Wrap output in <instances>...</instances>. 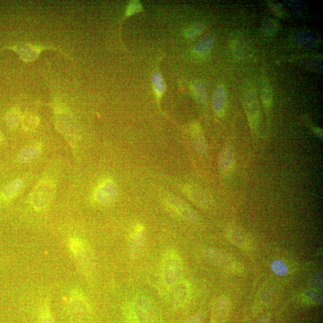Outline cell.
Wrapping results in <instances>:
<instances>
[{
	"instance_id": "obj_1",
	"label": "cell",
	"mask_w": 323,
	"mask_h": 323,
	"mask_svg": "<svg viewBox=\"0 0 323 323\" xmlns=\"http://www.w3.org/2000/svg\"><path fill=\"white\" fill-rule=\"evenodd\" d=\"M69 248L80 270L87 277H91L95 271V262L92 251L82 240L72 238L69 240Z\"/></svg>"
},
{
	"instance_id": "obj_2",
	"label": "cell",
	"mask_w": 323,
	"mask_h": 323,
	"mask_svg": "<svg viewBox=\"0 0 323 323\" xmlns=\"http://www.w3.org/2000/svg\"><path fill=\"white\" fill-rule=\"evenodd\" d=\"M55 194V186L50 180H42L35 186L31 195V204L37 211L47 208Z\"/></svg>"
},
{
	"instance_id": "obj_3",
	"label": "cell",
	"mask_w": 323,
	"mask_h": 323,
	"mask_svg": "<svg viewBox=\"0 0 323 323\" xmlns=\"http://www.w3.org/2000/svg\"><path fill=\"white\" fill-rule=\"evenodd\" d=\"M243 104L251 129L255 132L260 122L261 111L256 93L254 90H250L245 92Z\"/></svg>"
},
{
	"instance_id": "obj_4",
	"label": "cell",
	"mask_w": 323,
	"mask_h": 323,
	"mask_svg": "<svg viewBox=\"0 0 323 323\" xmlns=\"http://www.w3.org/2000/svg\"><path fill=\"white\" fill-rule=\"evenodd\" d=\"M182 275V265L177 254L170 255L166 258L163 269V278L166 285L175 286Z\"/></svg>"
},
{
	"instance_id": "obj_5",
	"label": "cell",
	"mask_w": 323,
	"mask_h": 323,
	"mask_svg": "<svg viewBox=\"0 0 323 323\" xmlns=\"http://www.w3.org/2000/svg\"><path fill=\"white\" fill-rule=\"evenodd\" d=\"M147 241V233L143 226L138 225L134 229L128 245V256L131 260H137L144 250Z\"/></svg>"
},
{
	"instance_id": "obj_6",
	"label": "cell",
	"mask_w": 323,
	"mask_h": 323,
	"mask_svg": "<svg viewBox=\"0 0 323 323\" xmlns=\"http://www.w3.org/2000/svg\"><path fill=\"white\" fill-rule=\"evenodd\" d=\"M202 255L206 260L213 265L220 267L228 268L235 270L238 268L237 264L232 259L221 250L216 248L208 247L202 251Z\"/></svg>"
},
{
	"instance_id": "obj_7",
	"label": "cell",
	"mask_w": 323,
	"mask_h": 323,
	"mask_svg": "<svg viewBox=\"0 0 323 323\" xmlns=\"http://www.w3.org/2000/svg\"><path fill=\"white\" fill-rule=\"evenodd\" d=\"M134 310L138 323H155L154 308L147 297L136 298L134 303Z\"/></svg>"
},
{
	"instance_id": "obj_8",
	"label": "cell",
	"mask_w": 323,
	"mask_h": 323,
	"mask_svg": "<svg viewBox=\"0 0 323 323\" xmlns=\"http://www.w3.org/2000/svg\"><path fill=\"white\" fill-rule=\"evenodd\" d=\"M68 303L70 310L77 317H86L90 314V305L86 296L80 290L74 289L71 292Z\"/></svg>"
},
{
	"instance_id": "obj_9",
	"label": "cell",
	"mask_w": 323,
	"mask_h": 323,
	"mask_svg": "<svg viewBox=\"0 0 323 323\" xmlns=\"http://www.w3.org/2000/svg\"><path fill=\"white\" fill-rule=\"evenodd\" d=\"M184 193L188 198L202 208H207L211 204L212 199L207 191L200 186L186 184L183 187Z\"/></svg>"
},
{
	"instance_id": "obj_10",
	"label": "cell",
	"mask_w": 323,
	"mask_h": 323,
	"mask_svg": "<svg viewBox=\"0 0 323 323\" xmlns=\"http://www.w3.org/2000/svg\"><path fill=\"white\" fill-rule=\"evenodd\" d=\"M118 189L116 184L112 180H105L97 188L95 192V199L99 204L108 205L115 200Z\"/></svg>"
},
{
	"instance_id": "obj_11",
	"label": "cell",
	"mask_w": 323,
	"mask_h": 323,
	"mask_svg": "<svg viewBox=\"0 0 323 323\" xmlns=\"http://www.w3.org/2000/svg\"><path fill=\"white\" fill-rule=\"evenodd\" d=\"M166 202L170 207L175 209L183 218L187 221L195 222L198 219V215L194 209L178 197L169 195L166 198Z\"/></svg>"
},
{
	"instance_id": "obj_12",
	"label": "cell",
	"mask_w": 323,
	"mask_h": 323,
	"mask_svg": "<svg viewBox=\"0 0 323 323\" xmlns=\"http://www.w3.org/2000/svg\"><path fill=\"white\" fill-rule=\"evenodd\" d=\"M230 301L226 297H219L213 305L211 314L212 323H224L228 317Z\"/></svg>"
},
{
	"instance_id": "obj_13",
	"label": "cell",
	"mask_w": 323,
	"mask_h": 323,
	"mask_svg": "<svg viewBox=\"0 0 323 323\" xmlns=\"http://www.w3.org/2000/svg\"><path fill=\"white\" fill-rule=\"evenodd\" d=\"M191 140L195 150L201 155H204L207 151V145L206 143L203 131L199 124L193 123L191 126Z\"/></svg>"
},
{
	"instance_id": "obj_14",
	"label": "cell",
	"mask_w": 323,
	"mask_h": 323,
	"mask_svg": "<svg viewBox=\"0 0 323 323\" xmlns=\"http://www.w3.org/2000/svg\"><path fill=\"white\" fill-rule=\"evenodd\" d=\"M226 235L228 240L238 247H247L248 241L246 234L239 227L230 225L227 228Z\"/></svg>"
},
{
	"instance_id": "obj_15",
	"label": "cell",
	"mask_w": 323,
	"mask_h": 323,
	"mask_svg": "<svg viewBox=\"0 0 323 323\" xmlns=\"http://www.w3.org/2000/svg\"><path fill=\"white\" fill-rule=\"evenodd\" d=\"M226 102V92L223 85H219L213 93L212 105L214 112L219 115L223 114Z\"/></svg>"
},
{
	"instance_id": "obj_16",
	"label": "cell",
	"mask_w": 323,
	"mask_h": 323,
	"mask_svg": "<svg viewBox=\"0 0 323 323\" xmlns=\"http://www.w3.org/2000/svg\"><path fill=\"white\" fill-rule=\"evenodd\" d=\"M235 161V154L231 147L223 149L219 157V166L223 172H229L232 169Z\"/></svg>"
},
{
	"instance_id": "obj_17",
	"label": "cell",
	"mask_w": 323,
	"mask_h": 323,
	"mask_svg": "<svg viewBox=\"0 0 323 323\" xmlns=\"http://www.w3.org/2000/svg\"><path fill=\"white\" fill-rule=\"evenodd\" d=\"M232 51L238 58L246 59L251 55V49L248 42L241 37L236 36L231 41Z\"/></svg>"
},
{
	"instance_id": "obj_18",
	"label": "cell",
	"mask_w": 323,
	"mask_h": 323,
	"mask_svg": "<svg viewBox=\"0 0 323 323\" xmlns=\"http://www.w3.org/2000/svg\"><path fill=\"white\" fill-rule=\"evenodd\" d=\"M172 294L171 301L176 307L181 306L187 299L189 294V287L185 282H180L175 285Z\"/></svg>"
},
{
	"instance_id": "obj_19",
	"label": "cell",
	"mask_w": 323,
	"mask_h": 323,
	"mask_svg": "<svg viewBox=\"0 0 323 323\" xmlns=\"http://www.w3.org/2000/svg\"><path fill=\"white\" fill-rule=\"evenodd\" d=\"M215 44L214 35H207L195 45L194 51L198 54L205 55L210 52Z\"/></svg>"
},
{
	"instance_id": "obj_20",
	"label": "cell",
	"mask_w": 323,
	"mask_h": 323,
	"mask_svg": "<svg viewBox=\"0 0 323 323\" xmlns=\"http://www.w3.org/2000/svg\"><path fill=\"white\" fill-rule=\"evenodd\" d=\"M23 186L22 180L17 179L13 181L7 185L2 191V197L3 200H9L15 197L19 193Z\"/></svg>"
},
{
	"instance_id": "obj_21",
	"label": "cell",
	"mask_w": 323,
	"mask_h": 323,
	"mask_svg": "<svg viewBox=\"0 0 323 323\" xmlns=\"http://www.w3.org/2000/svg\"><path fill=\"white\" fill-rule=\"evenodd\" d=\"M40 149L36 146H30L24 148L17 156V161L22 164H28L38 157Z\"/></svg>"
},
{
	"instance_id": "obj_22",
	"label": "cell",
	"mask_w": 323,
	"mask_h": 323,
	"mask_svg": "<svg viewBox=\"0 0 323 323\" xmlns=\"http://www.w3.org/2000/svg\"><path fill=\"white\" fill-rule=\"evenodd\" d=\"M261 97L263 105L266 110L270 109L271 108L273 102V94L270 85L267 81H263L261 90Z\"/></svg>"
},
{
	"instance_id": "obj_23",
	"label": "cell",
	"mask_w": 323,
	"mask_h": 323,
	"mask_svg": "<svg viewBox=\"0 0 323 323\" xmlns=\"http://www.w3.org/2000/svg\"><path fill=\"white\" fill-rule=\"evenodd\" d=\"M193 89L197 100L201 104H205L207 101V92L204 83L201 81H197L193 84Z\"/></svg>"
},
{
	"instance_id": "obj_24",
	"label": "cell",
	"mask_w": 323,
	"mask_h": 323,
	"mask_svg": "<svg viewBox=\"0 0 323 323\" xmlns=\"http://www.w3.org/2000/svg\"><path fill=\"white\" fill-rule=\"evenodd\" d=\"M22 122L24 129L30 131L36 128L38 125L39 120L36 116L26 113L23 117Z\"/></svg>"
},
{
	"instance_id": "obj_25",
	"label": "cell",
	"mask_w": 323,
	"mask_h": 323,
	"mask_svg": "<svg viewBox=\"0 0 323 323\" xmlns=\"http://www.w3.org/2000/svg\"><path fill=\"white\" fill-rule=\"evenodd\" d=\"M205 30V25L202 23H197L192 25L187 28L186 31V36L191 40L198 38L204 33Z\"/></svg>"
},
{
	"instance_id": "obj_26",
	"label": "cell",
	"mask_w": 323,
	"mask_h": 323,
	"mask_svg": "<svg viewBox=\"0 0 323 323\" xmlns=\"http://www.w3.org/2000/svg\"><path fill=\"white\" fill-rule=\"evenodd\" d=\"M152 82L154 84L156 93L158 95L161 96L164 93L165 90V83L161 74L158 72H155L152 76Z\"/></svg>"
},
{
	"instance_id": "obj_27",
	"label": "cell",
	"mask_w": 323,
	"mask_h": 323,
	"mask_svg": "<svg viewBox=\"0 0 323 323\" xmlns=\"http://www.w3.org/2000/svg\"><path fill=\"white\" fill-rule=\"evenodd\" d=\"M20 115L18 110L13 109L7 113L6 120L7 124L10 127H15L20 122Z\"/></svg>"
},
{
	"instance_id": "obj_28",
	"label": "cell",
	"mask_w": 323,
	"mask_h": 323,
	"mask_svg": "<svg viewBox=\"0 0 323 323\" xmlns=\"http://www.w3.org/2000/svg\"><path fill=\"white\" fill-rule=\"evenodd\" d=\"M262 30L264 33L268 36H271L274 35L276 31L277 27L274 20L270 18H266L262 25Z\"/></svg>"
},
{
	"instance_id": "obj_29",
	"label": "cell",
	"mask_w": 323,
	"mask_h": 323,
	"mask_svg": "<svg viewBox=\"0 0 323 323\" xmlns=\"http://www.w3.org/2000/svg\"><path fill=\"white\" fill-rule=\"evenodd\" d=\"M271 269L276 275L279 276L285 275L288 272V269L285 263L279 260H276L272 262Z\"/></svg>"
},
{
	"instance_id": "obj_30",
	"label": "cell",
	"mask_w": 323,
	"mask_h": 323,
	"mask_svg": "<svg viewBox=\"0 0 323 323\" xmlns=\"http://www.w3.org/2000/svg\"><path fill=\"white\" fill-rule=\"evenodd\" d=\"M269 8H270L272 12L274 14L275 16H277L279 17H283L285 15V10H284L283 7L279 4L278 3L275 2H270L269 3Z\"/></svg>"
},
{
	"instance_id": "obj_31",
	"label": "cell",
	"mask_w": 323,
	"mask_h": 323,
	"mask_svg": "<svg viewBox=\"0 0 323 323\" xmlns=\"http://www.w3.org/2000/svg\"><path fill=\"white\" fill-rule=\"evenodd\" d=\"M141 6L140 3L137 1H133L130 3L126 10L127 16L134 15V13L141 11Z\"/></svg>"
},
{
	"instance_id": "obj_32",
	"label": "cell",
	"mask_w": 323,
	"mask_h": 323,
	"mask_svg": "<svg viewBox=\"0 0 323 323\" xmlns=\"http://www.w3.org/2000/svg\"><path fill=\"white\" fill-rule=\"evenodd\" d=\"M204 316L202 314H198L187 319L184 323H203Z\"/></svg>"
},
{
	"instance_id": "obj_33",
	"label": "cell",
	"mask_w": 323,
	"mask_h": 323,
	"mask_svg": "<svg viewBox=\"0 0 323 323\" xmlns=\"http://www.w3.org/2000/svg\"><path fill=\"white\" fill-rule=\"evenodd\" d=\"M45 312L42 314V317L41 319L40 323H53V319L51 317V315L49 314L48 305H45Z\"/></svg>"
},
{
	"instance_id": "obj_34",
	"label": "cell",
	"mask_w": 323,
	"mask_h": 323,
	"mask_svg": "<svg viewBox=\"0 0 323 323\" xmlns=\"http://www.w3.org/2000/svg\"><path fill=\"white\" fill-rule=\"evenodd\" d=\"M255 323H270V318H269V315H265L259 318V320Z\"/></svg>"
},
{
	"instance_id": "obj_35",
	"label": "cell",
	"mask_w": 323,
	"mask_h": 323,
	"mask_svg": "<svg viewBox=\"0 0 323 323\" xmlns=\"http://www.w3.org/2000/svg\"><path fill=\"white\" fill-rule=\"evenodd\" d=\"M314 133L317 136L319 137L322 138V131L321 129L319 128V127H315L314 130Z\"/></svg>"
},
{
	"instance_id": "obj_36",
	"label": "cell",
	"mask_w": 323,
	"mask_h": 323,
	"mask_svg": "<svg viewBox=\"0 0 323 323\" xmlns=\"http://www.w3.org/2000/svg\"><path fill=\"white\" fill-rule=\"evenodd\" d=\"M3 141H4V136H3L2 133L0 131V144H2Z\"/></svg>"
}]
</instances>
